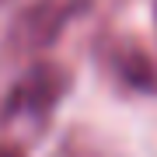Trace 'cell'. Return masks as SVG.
I'll list each match as a JSON object with an SVG mask.
<instances>
[{"label":"cell","instance_id":"cell-3","mask_svg":"<svg viewBox=\"0 0 157 157\" xmlns=\"http://www.w3.org/2000/svg\"><path fill=\"white\" fill-rule=\"evenodd\" d=\"M101 59H105V70L112 73L126 91L150 94L157 87V70H154V63L147 59V52L136 42H112Z\"/></svg>","mask_w":157,"mask_h":157},{"label":"cell","instance_id":"cell-1","mask_svg":"<svg viewBox=\"0 0 157 157\" xmlns=\"http://www.w3.org/2000/svg\"><path fill=\"white\" fill-rule=\"evenodd\" d=\"M70 84H73V77L63 63H49V59L32 63L14 80V87L7 91L4 105H0V126L21 129V133L42 129L49 122V115L59 108V101L67 98Z\"/></svg>","mask_w":157,"mask_h":157},{"label":"cell","instance_id":"cell-4","mask_svg":"<svg viewBox=\"0 0 157 157\" xmlns=\"http://www.w3.org/2000/svg\"><path fill=\"white\" fill-rule=\"evenodd\" d=\"M0 157H25L17 147H0Z\"/></svg>","mask_w":157,"mask_h":157},{"label":"cell","instance_id":"cell-6","mask_svg":"<svg viewBox=\"0 0 157 157\" xmlns=\"http://www.w3.org/2000/svg\"><path fill=\"white\" fill-rule=\"evenodd\" d=\"M0 4H11V0H0Z\"/></svg>","mask_w":157,"mask_h":157},{"label":"cell","instance_id":"cell-2","mask_svg":"<svg viewBox=\"0 0 157 157\" xmlns=\"http://www.w3.org/2000/svg\"><path fill=\"white\" fill-rule=\"evenodd\" d=\"M91 7V0H32L7 28V52L32 56L59 42V35Z\"/></svg>","mask_w":157,"mask_h":157},{"label":"cell","instance_id":"cell-5","mask_svg":"<svg viewBox=\"0 0 157 157\" xmlns=\"http://www.w3.org/2000/svg\"><path fill=\"white\" fill-rule=\"evenodd\" d=\"M154 21H157V0H154Z\"/></svg>","mask_w":157,"mask_h":157}]
</instances>
